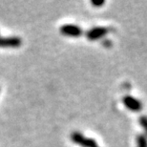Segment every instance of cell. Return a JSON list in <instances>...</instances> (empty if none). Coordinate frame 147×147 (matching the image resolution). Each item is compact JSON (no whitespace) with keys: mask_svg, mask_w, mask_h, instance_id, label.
Returning a JSON list of instances; mask_svg holds the SVG:
<instances>
[{"mask_svg":"<svg viewBox=\"0 0 147 147\" xmlns=\"http://www.w3.org/2000/svg\"><path fill=\"white\" fill-rule=\"evenodd\" d=\"M109 32H110L109 29L106 27H95L88 31L86 36L88 37V39L96 40V39H99V38L103 37L104 36H106Z\"/></svg>","mask_w":147,"mask_h":147,"instance_id":"4","label":"cell"},{"mask_svg":"<svg viewBox=\"0 0 147 147\" xmlns=\"http://www.w3.org/2000/svg\"><path fill=\"white\" fill-rule=\"evenodd\" d=\"M60 33L67 36H80L82 34V29L76 25L73 24H66L60 27Z\"/></svg>","mask_w":147,"mask_h":147,"instance_id":"3","label":"cell"},{"mask_svg":"<svg viewBox=\"0 0 147 147\" xmlns=\"http://www.w3.org/2000/svg\"><path fill=\"white\" fill-rule=\"evenodd\" d=\"M92 4L94 6H96V7H98V6H102V5H103L104 1H103V0H93Z\"/></svg>","mask_w":147,"mask_h":147,"instance_id":"8","label":"cell"},{"mask_svg":"<svg viewBox=\"0 0 147 147\" xmlns=\"http://www.w3.org/2000/svg\"><path fill=\"white\" fill-rule=\"evenodd\" d=\"M140 124L142 126L145 133L147 134V117L146 116H142L140 117Z\"/></svg>","mask_w":147,"mask_h":147,"instance_id":"7","label":"cell"},{"mask_svg":"<svg viewBox=\"0 0 147 147\" xmlns=\"http://www.w3.org/2000/svg\"><path fill=\"white\" fill-rule=\"evenodd\" d=\"M22 44L20 37H0V47L3 48H17Z\"/></svg>","mask_w":147,"mask_h":147,"instance_id":"5","label":"cell"},{"mask_svg":"<svg viewBox=\"0 0 147 147\" xmlns=\"http://www.w3.org/2000/svg\"><path fill=\"white\" fill-rule=\"evenodd\" d=\"M137 146L138 147H147V138L144 135H139L137 137Z\"/></svg>","mask_w":147,"mask_h":147,"instance_id":"6","label":"cell"},{"mask_svg":"<svg viewBox=\"0 0 147 147\" xmlns=\"http://www.w3.org/2000/svg\"><path fill=\"white\" fill-rule=\"evenodd\" d=\"M123 104L127 109L133 111V112H139L142 109V103L139 99L134 98L132 96H125L122 99Z\"/></svg>","mask_w":147,"mask_h":147,"instance_id":"2","label":"cell"},{"mask_svg":"<svg viewBox=\"0 0 147 147\" xmlns=\"http://www.w3.org/2000/svg\"><path fill=\"white\" fill-rule=\"evenodd\" d=\"M71 140L76 144H79L83 147H98L95 140L84 137L81 133H78V132H74L71 135Z\"/></svg>","mask_w":147,"mask_h":147,"instance_id":"1","label":"cell"}]
</instances>
